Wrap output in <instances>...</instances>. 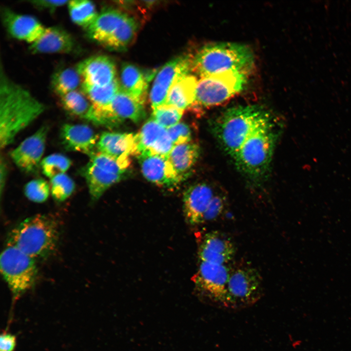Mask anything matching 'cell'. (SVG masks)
Returning a JSON list of instances; mask_svg holds the SVG:
<instances>
[{
    "label": "cell",
    "mask_w": 351,
    "mask_h": 351,
    "mask_svg": "<svg viewBox=\"0 0 351 351\" xmlns=\"http://www.w3.org/2000/svg\"><path fill=\"white\" fill-rule=\"evenodd\" d=\"M45 105L26 88L10 79L1 66L0 147L5 148L45 111Z\"/></svg>",
    "instance_id": "obj_1"
},
{
    "label": "cell",
    "mask_w": 351,
    "mask_h": 351,
    "mask_svg": "<svg viewBox=\"0 0 351 351\" xmlns=\"http://www.w3.org/2000/svg\"><path fill=\"white\" fill-rule=\"evenodd\" d=\"M271 119L269 113L261 106H237L218 117L213 129L224 150L233 158L249 137Z\"/></svg>",
    "instance_id": "obj_2"
},
{
    "label": "cell",
    "mask_w": 351,
    "mask_h": 351,
    "mask_svg": "<svg viewBox=\"0 0 351 351\" xmlns=\"http://www.w3.org/2000/svg\"><path fill=\"white\" fill-rule=\"evenodd\" d=\"M254 56L246 45L234 42H215L201 47L192 58L191 68L205 77L229 72L247 73Z\"/></svg>",
    "instance_id": "obj_3"
},
{
    "label": "cell",
    "mask_w": 351,
    "mask_h": 351,
    "mask_svg": "<svg viewBox=\"0 0 351 351\" xmlns=\"http://www.w3.org/2000/svg\"><path fill=\"white\" fill-rule=\"evenodd\" d=\"M8 238L7 244L14 246L35 260L44 259L57 248L59 227L50 216L36 214L17 225Z\"/></svg>",
    "instance_id": "obj_4"
},
{
    "label": "cell",
    "mask_w": 351,
    "mask_h": 351,
    "mask_svg": "<svg viewBox=\"0 0 351 351\" xmlns=\"http://www.w3.org/2000/svg\"><path fill=\"white\" fill-rule=\"evenodd\" d=\"M137 29V24L132 17L119 10L106 8L98 13L85 32L89 39L105 48L122 51L133 41Z\"/></svg>",
    "instance_id": "obj_5"
},
{
    "label": "cell",
    "mask_w": 351,
    "mask_h": 351,
    "mask_svg": "<svg viewBox=\"0 0 351 351\" xmlns=\"http://www.w3.org/2000/svg\"><path fill=\"white\" fill-rule=\"evenodd\" d=\"M276 136L272 119L261 125L233 157L238 168L252 177L264 175L272 160Z\"/></svg>",
    "instance_id": "obj_6"
},
{
    "label": "cell",
    "mask_w": 351,
    "mask_h": 351,
    "mask_svg": "<svg viewBox=\"0 0 351 351\" xmlns=\"http://www.w3.org/2000/svg\"><path fill=\"white\" fill-rule=\"evenodd\" d=\"M0 269L13 301L34 286L38 273L35 259L7 244L1 253Z\"/></svg>",
    "instance_id": "obj_7"
},
{
    "label": "cell",
    "mask_w": 351,
    "mask_h": 351,
    "mask_svg": "<svg viewBox=\"0 0 351 351\" xmlns=\"http://www.w3.org/2000/svg\"><path fill=\"white\" fill-rule=\"evenodd\" d=\"M247 73L229 72L202 77L197 81L194 104L211 107L221 104L240 92Z\"/></svg>",
    "instance_id": "obj_8"
},
{
    "label": "cell",
    "mask_w": 351,
    "mask_h": 351,
    "mask_svg": "<svg viewBox=\"0 0 351 351\" xmlns=\"http://www.w3.org/2000/svg\"><path fill=\"white\" fill-rule=\"evenodd\" d=\"M261 277L256 269L245 264L230 270L225 305L232 307L250 306L261 297Z\"/></svg>",
    "instance_id": "obj_9"
},
{
    "label": "cell",
    "mask_w": 351,
    "mask_h": 351,
    "mask_svg": "<svg viewBox=\"0 0 351 351\" xmlns=\"http://www.w3.org/2000/svg\"><path fill=\"white\" fill-rule=\"evenodd\" d=\"M226 264L200 261L194 281L196 287L210 298L225 305L230 269Z\"/></svg>",
    "instance_id": "obj_10"
},
{
    "label": "cell",
    "mask_w": 351,
    "mask_h": 351,
    "mask_svg": "<svg viewBox=\"0 0 351 351\" xmlns=\"http://www.w3.org/2000/svg\"><path fill=\"white\" fill-rule=\"evenodd\" d=\"M49 128L41 126L11 151L10 156L15 165L26 174H34L40 167Z\"/></svg>",
    "instance_id": "obj_11"
},
{
    "label": "cell",
    "mask_w": 351,
    "mask_h": 351,
    "mask_svg": "<svg viewBox=\"0 0 351 351\" xmlns=\"http://www.w3.org/2000/svg\"><path fill=\"white\" fill-rule=\"evenodd\" d=\"M192 58L180 56L166 63L157 73L150 93L152 107L155 109L166 103L168 92L179 78L189 74Z\"/></svg>",
    "instance_id": "obj_12"
},
{
    "label": "cell",
    "mask_w": 351,
    "mask_h": 351,
    "mask_svg": "<svg viewBox=\"0 0 351 351\" xmlns=\"http://www.w3.org/2000/svg\"><path fill=\"white\" fill-rule=\"evenodd\" d=\"M76 69L81 77V84L103 86L117 79L115 62L105 55L89 57L78 63Z\"/></svg>",
    "instance_id": "obj_13"
},
{
    "label": "cell",
    "mask_w": 351,
    "mask_h": 351,
    "mask_svg": "<svg viewBox=\"0 0 351 351\" xmlns=\"http://www.w3.org/2000/svg\"><path fill=\"white\" fill-rule=\"evenodd\" d=\"M29 50L32 54H71L78 51L73 37L58 26L45 27L40 37L31 44Z\"/></svg>",
    "instance_id": "obj_14"
},
{
    "label": "cell",
    "mask_w": 351,
    "mask_h": 351,
    "mask_svg": "<svg viewBox=\"0 0 351 351\" xmlns=\"http://www.w3.org/2000/svg\"><path fill=\"white\" fill-rule=\"evenodd\" d=\"M1 19L9 35L30 44L40 37L45 28L35 17L17 13L8 8H2Z\"/></svg>",
    "instance_id": "obj_15"
},
{
    "label": "cell",
    "mask_w": 351,
    "mask_h": 351,
    "mask_svg": "<svg viewBox=\"0 0 351 351\" xmlns=\"http://www.w3.org/2000/svg\"><path fill=\"white\" fill-rule=\"evenodd\" d=\"M136 136L138 156L142 153H148L167 157L174 146L167 129L152 117L144 123Z\"/></svg>",
    "instance_id": "obj_16"
},
{
    "label": "cell",
    "mask_w": 351,
    "mask_h": 351,
    "mask_svg": "<svg viewBox=\"0 0 351 351\" xmlns=\"http://www.w3.org/2000/svg\"><path fill=\"white\" fill-rule=\"evenodd\" d=\"M137 157L142 173L148 180L166 187L180 182L167 157L143 153Z\"/></svg>",
    "instance_id": "obj_17"
},
{
    "label": "cell",
    "mask_w": 351,
    "mask_h": 351,
    "mask_svg": "<svg viewBox=\"0 0 351 351\" xmlns=\"http://www.w3.org/2000/svg\"><path fill=\"white\" fill-rule=\"evenodd\" d=\"M98 152L122 161H131L130 156L138 155L136 134L105 132L98 139Z\"/></svg>",
    "instance_id": "obj_18"
},
{
    "label": "cell",
    "mask_w": 351,
    "mask_h": 351,
    "mask_svg": "<svg viewBox=\"0 0 351 351\" xmlns=\"http://www.w3.org/2000/svg\"><path fill=\"white\" fill-rule=\"evenodd\" d=\"M214 194L205 183H197L188 188L183 195V211L187 222L192 225L204 222V214Z\"/></svg>",
    "instance_id": "obj_19"
},
{
    "label": "cell",
    "mask_w": 351,
    "mask_h": 351,
    "mask_svg": "<svg viewBox=\"0 0 351 351\" xmlns=\"http://www.w3.org/2000/svg\"><path fill=\"white\" fill-rule=\"evenodd\" d=\"M235 249L233 242L225 235L217 231L206 234L198 251L200 261L226 264L234 257Z\"/></svg>",
    "instance_id": "obj_20"
},
{
    "label": "cell",
    "mask_w": 351,
    "mask_h": 351,
    "mask_svg": "<svg viewBox=\"0 0 351 351\" xmlns=\"http://www.w3.org/2000/svg\"><path fill=\"white\" fill-rule=\"evenodd\" d=\"M60 137L66 150L83 153L89 156L95 152L98 140L94 131L85 124H64Z\"/></svg>",
    "instance_id": "obj_21"
},
{
    "label": "cell",
    "mask_w": 351,
    "mask_h": 351,
    "mask_svg": "<svg viewBox=\"0 0 351 351\" xmlns=\"http://www.w3.org/2000/svg\"><path fill=\"white\" fill-rule=\"evenodd\" d=\"M144 105V103L127 93L120 87L111 103L103 107L120 123L124 119L138 122L145 117Z\"/></svg>",
    "instance_id": "obj_22"
},
{
    "label": "cell",
    "mask_w": 351,
    "mask_h": 351,
    "mask_svg": "<svg viewBox=\"0 0 351 351\" xmlns=\"http://www.w3.org/2000/svg\"><path fill=\"white\" fill-rule=\"evenodd\" d=\"M80 172L86 180L93 202L98 200L108 189L124 176L109 172L90 161L81 168Z\"/></svg>",
    "instance_id": "obj_23"
},
{
    "label": "cell",
    "mask_w": 351,
    "mask_h": 351,
    "mask_svg": "<svg viewBox=\"0 0 351 351\" xmlns=\"http://www.w3.org/2000/svg\"><path fill=\"white\" fill-rule=\"evenodd\" d=\"M199 150V146L191 141L173 147L167 157L180 181L190 174L198 158Z\"/></svg>",
    "instance_id": "obj_24"
},
{
    "label": "cell",
    "mask_w": 351,
    "mask_h": 351,
    "mask_svg": "<svg viewBox=\"0 0 351 351\" xmlns=\"http://www.w3.org/2000/svg\"><path fill=\"white\" fill-rule=\"evenodd\" d=\"M197 80L189 74L177 78L171 87L165 105L184 111L194 104Z\"/></svg>",
    "instance_id": "obj_25"
},
{
    "label": "cell",
    "mask_w": 351,
    "mask_h": 351,
    "mask_svg": "<svg viewBox=\"0 0 351 351\" xmlns=\"http://www.w3.org/2000/svg\"><path fill=\"white\" fill-rule=\"evenodd\" d=\"M137 66L124 63L121 69V89L135 98L145 103L149 79Z\"/></svg>",
    "instance_id": "obj_26"
},
{
    "label": "cell",
    "mask_w": 351,
    "mask_h": 351,
    "mask_svg": "<svg viewBox=\"0 0 351 351\" xmlns=\"http://www.w3.org/2000/svg\"><path fill=\"white\" fill-rule=\"evenodd\" d=\"M81 83V77L76 68L70 67L56 71L51 79L52 90L59 97L76 90Z\"/></svg>",
    "instance_id": "obj_27"
},
{
    "label": "cell",
    "mask_w": 351,
    "mask_h": 351,
    "mask_svg": "<svg viewBox=\"0 0 351 351\" xmlns=\"http://www.w3.org/2000/svg\"><path fill=\"white\" fill-rule=\"evenodd\" d=\"M120 89L117 78L108 85L103 86L81 85V90L95 107L105 106L109 104Z\"/></svg>",
    "instance_id": "obj_28"
},
{
    "label": "cell",
    "mask_w": 351,
    "mask_h": 351,
    "mask_svg": "<svg viewBox=\"0 0 351 351\" xmlns=\"http://www.w3.org/2000/svg\"><path fill=\"white\" fill-rule=\"evenodd\" d=\"M67 5L71 20L85 30L94 21L98 13L94 4L89 0H69Z\"/></svg>",
    "instance_id": "obj_29"
},
{
    "label": "cell",
    "mask_w": 351,
    "mask_h": 351,
    "mask_svg": "<svg viewBox=\"0 0 351 351\" xmlns=\"http://www.w3.org/2000/svg\"><path fill=\"white\" fill-rule=\"evenodd\" d=\"M59 97L63 108L67 112L86 119L91 104L82 91L74 90Z\"/></svg>",
    "instance_id": "obj_30"
},
{
    "label": "cell",
    "mask_w": 351,
    "mask_h": 351,
    "mask_svg": "<svg viewBox=\"0 0 351 351\" xmlns=\"http://www.w3.org/2000/svg\"><path fill=\"white\" fill-rule=\"evenodd\" d=\"M71 165V160L63 155L53 154L44 157L41 162L42 173L50 179L65 174Z\"/></svg>",
    "instance_id": "obj_31"
},
{
    "label": "cell",
    "mask_w": 351,
    "mask_h": 351,
    "mask_svg": "<svg viewBox=\"0 0 351 351\" xmlns=\"http://www.w3.org/2000/svg\"><path fill=\"white\" fill-rule=\"evenodd\" d=\"M50 183L51 195L53 199L58 203L68 198L75 188L74 180L65 174L53 177Z\"/></svg>",
    "instance_id": "obj_32"
},
{
    "label": "cell",
    "mask_w": 351,
    "mask_h": 351,
    "mask_svg": "<svg viewBox=\"0 0 351 351\" xmlns=\"http://www.w3.org/2000/svg\"><path fill=\"white\" fill-rule=\"evenodd\" d=\"M184 111L164 105L155 109L152 118L159 125L168 129L179 122Z\"/></svg>",
    "instance_id": "obj_33"
},
{
    "label": "cell",
    "mask_w": 351,
    "mask_h": 351,
    "mask_svg": "<svg viewBox=\"0 0 351 351\" xmlns=\"http://www.w3.org/2000/svg\"><path fill=\"white\" fill-rule=\"evenodd\" d=\"M50 186L42 178L34 179L24 186V193L26 197L35 203H43L46 201L50 194Z\"/></svg>",
    "instance_id": "obj_34"
},
{
    "label": "cell",
    "mask_w": 351,
    "mask_h": 351,
    "mask_svg": "<svg viewBox=\"0 0 351 351\" xmlns=\"http://www.w3.org/2000/svg\"><path fill=\"white\" fill-rule=\"evenodd\" d=\"M167 131L174 145L191 141V131L186 123L178 122Z\"/></svg>",
    "instance_id": "obj_35"
},
{
    "label": "cell",
    "mask_w": 351,
    "mask_h": 351,
    "mask_svg": "<svg viewBox=\"0 0 351 351\" xmlns=\"http://www.w3.org/2000/svg\"><path fill=\"white\" fill-rule=\"evenodd\" d=\"M225 203L222 195H214L204 214V222L214 220L220 216L224 210Z\"/></svg>",
    "instance_id": "obj_36"
},
{
    "label": "cell",
    "mask_w": 351,
    "mask_h": 351,
    "mask_svg": "<svg viewBox=\"0 0 351 351\" xmlns=\"http://www.w3.org/2000/svg\"><path fill=\"white\" fill-rule=\"evenodd\" d=\"M69 0H31L30 1L32 5L39 9L47 10L51 13L54 12L58 8L67 4Z\"/></svg>",
    "instance_id": "obj_37"
},
{
    "label": "cell",
    "mask_w": 351,
    "mask_h": 351,
    "mask_svg": "<svg viewBox=\"0 0 351 351\" xmlns=\"http://www.w3.org/2000/svg\"><path fill=\"white\" fill-rule=\"evenodd\" d=\"M16 341L15 335L7 331H3L0 337V351H15Z\"/></svg>",
    "instance_id": "obj_38"
},
{
    "label": "cell",
    "mask_w": 351,
    "mask_h": 351,
    "mask_svg": "<svg viewBox=\"0 0 351 351\" xmlns=\"http://www.w3.org/2000/svg\"><path fill=\"white\" fill-rule=\"evenodd\" d=\"M7 174V167L6 163L2 157L0 158V195L4 189Z\"/></svg>",
    "instance_id": "obj_39"
}]
</instances>
